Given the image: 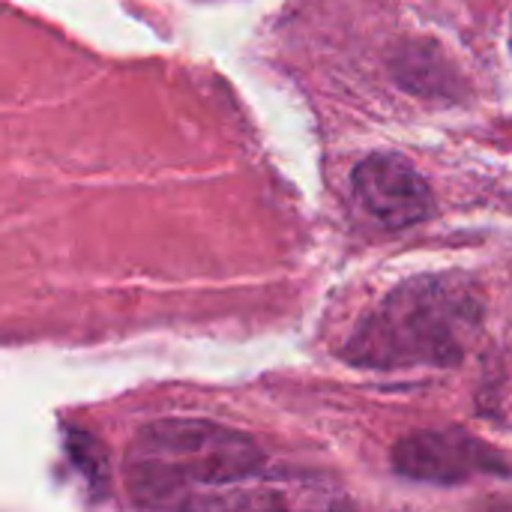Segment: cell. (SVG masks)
Here are the masks:
<instances>
[{"label":"cell","mask_w":512,"mask_h":512,"mask_svg":"<svg viewBox=\"0 0 512 512\" xmlns=\"http://www.w3.org/2000/svg\"><path fill=\"white\" fill-rule=\"evenodd\" d=\"M264 471L252 435L210 420H159L126 453V483L141 507H249L237 486Z\"/></svg>","instance_id":"cell-1"},{"label":"cell","mask_w":512,"mask_h":512,"mask_svg":"<svg viewBox=\"0 0 512 512\" xmlns=\"http://www.w3.org/2000/svg\"><path fill=\"white\" fill-rule=\"evenodd\" d=\"M360 207L387 228H411L432 216L435 195L426 177L402 153H372L351 177Z\"/></svg>","instance_id":"cell-4"},{"label":"cell","mask_w":512,"mask_h":512,"mask_svg":"<svg viewBox=\"0 0 512 512\" xmlns=\"http://www.w3.org/2000/svg\"><path fill=\"white\" fill-rule=\"evenodd\" d=\"M393 468L405 480L429 486H462L477 477H510L512 465L465 429H429L402 438Z\"/></svg>","instance_id":"cell-3"},{"label":"cell","mask_w":512,"mask_h":512,"mask_svg":"<svg viewBox=\"0 0 512 512\" xmlns=\"http://www.w3.org/2000/svg\"><path fill=\"white\" fill-rule=\"evenodd\" d=\"M483 315V297L468 276H411L357 324L345 342V360L384 372L459 366L483 330Z\"/></svg>","instance_id":"cell-2"}]
</instances>
